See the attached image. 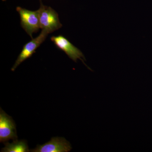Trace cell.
Masks as SVG:
<instances>
[{
    "label": "cell",
    "mask_w": 152,
    "mask_h": 152,
    "mask_svg": "<svg viewBox=\"0 0 152 152\" xmlns=\"http://www.w3.org/2000/svg\"><path fill=\"white\" fill-rule=\"evenodd\" d=\"M40 1V7L38 10L40 28L48 34L53 32L62 27L58 15L50 7L45 6Z\"/></svg>",
    "instance_id": "obj_1"
},
{
    "label": "cell",
    "mask_w": 152,
    "mask_h": 152,
    "mask_svg": "<svg viewBox=\"0 0 152 152\" xmlns=\"http://www.w3.org/2000/svg\"><path fill=\"white\" fill-rule=\"evenodd\" d=\"M16 10L20 15L22 28L32 39L33 33L40 28L39 10L30 11L20 7H17Z\"/></svg>",
    "instance_id": "obj_2"
},
{
    "label": "cell",
    "mask_w": 152,
    "mask_h": 152,
    "mask_svg": "<svg viewBox=\"0 0 152 152\" xmlns=\"http://www.w3.org/2000/svg\"><path fill=\"white\" fill-rule=\"evenodd\" d=\"M51 40L57 48L64 52L71 59L75 62H77V60L80 59L85 66L90 69L84 62L86 60L82 52L71 43L66 38L62 35L53 36L51 37Z\"/></svg>",
    "instance_id": "obj_3"
},
{
    "label": "cell",
    "mask_w": 152,
    "mask_h": 152,
    "mask_svg": "<svg viewBox=\"0 0 152 152\" xmlns=\"http://www.w3.org/2000/svg\"><path fill=\"white\" fill-rule=\"evenodd\" d=\"M48 34V33L42 30L39 35L35 39H32L31 40L25 44L11 70L15 71L18 66L35 53L36 50L46 39Z\"/></svg>",
    "instance_id": "obj_4"
},
{
    "label": "cell",
    "mask_w": 152,
    "mask_h": 152,
    "mask_svg": "<svg viewBox=\"0 0 152 152\" xmlns=\"http://www.w3.org/2000/svg\"><path fill=\"white\" fill-rule=\"evenodd\" d=\"M18 139L16 127L13 120L1 108L0 111V142L5 143L10 140Z\"/></svg>",
    "instance_id": "obj_5"
},
{
    "label": "cell",
    "mask_w": 152,
    "mask_h": 152,
    "mask_svg": "<svg viewBox=\"0 0 152 152\" xmlns=\"http://www.w3.org/2000/svg\"><path fill=\"white\" fill-rule=\"evenodd\" d=\"M71 144L63 137H53L44 145H38L32 152H68L72 149Z\"/></svg>",
    "instance_id": "obj_6"
},
{
    "label": "cell",
    "mask_w": 152,
    "mask_h": 152,
    "mask_svg": "<svg viewBox=\"0 0 152 152\" xmlns=\"http://www.w3.org/2000/svg\"><path fill=\"white\" fill-rule=\"evenodd\" d=\"M4 148L2 149V152H27L30 151L27 143L25 140H14L12 143H4Z\"/></svg>",
    "instance_id": "obj_7"
},
{
    "label": "cell",
    "mask_w": 152,
    "mask_h": 152,
    "mask_svg": "<svg viewBox=\"0 0 152 152\" xmlns=\"http://www.w3.org/2000/svg\"><path fill=\"white\" fill-rule=\"evenodd\" d=\"M3 1H5L6 0H2Z\"/></svg>",
    "instance_id": "obj_8"
}]
</instances>
